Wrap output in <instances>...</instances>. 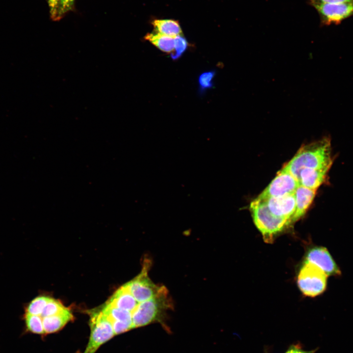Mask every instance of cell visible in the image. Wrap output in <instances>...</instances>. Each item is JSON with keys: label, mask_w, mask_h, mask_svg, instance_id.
Here are the masks:
<instances>
[{"label": "cell", "mask_w": 353, "mask_h": 353, "mask_svg": "<svg viewBox=\"0 0 353 353\" xmlns=\"http://www.w3.org/2000/svg\"><path fill=\"white\" fill-rule=\"evenodd\" d=\"M332 162L330 139L324 137L302 146L283 167L298 180L300 172L302 169H330Z\"/></svg>", "instance_id": "cell-1"}, {"label": "cell", "mask_w": 353, "mask_h": 353, "mask_svg": "<svg viewBox=\"0 0 353 353\" xmlns=\"http://www.w3.org/2000/svg\"><path fill=\"white\" fill-rule=\"evenodd\" d=\"M172 306L168 291L162 286L156 296L140 303L132 312L133 328L161 321L166 311Z\"/></svg>", "instance_id": "cell-2"}, {"label": "cell", "mask_w": 353, "mask_h": 353, "mask_svg": "<svg viewBox=\"0 0 353 353\" xmlns=\"http://www.w3.org/2000/svg\"><path fill=\"white\" fill-rule=\"evenodd\" d=\"M250 208L255 225L267 241L291 224L288 220L273 214L263 201L254 199Z\"/></svg>", "instance_id": "cell-3"}, {"label": "cell", "mask_w": 353, "mask_h": 353, "mask_svg": "<svg viewBox=\"0 0 353 353\" xmlns=\"http://www.w3.org/2000/svg\"><path fill=\"white\" fill-rule=\"evenodd\" d=\"M328 276L315 265L304 262L298 277L299 289L305 296L314 297L326 289Z\"/></svg>", "instance_id": "cell-4"}, {"label": "cell", "mask_w": 353, "mask_h": 353, "mask_svg": "<svg viewBox=\"0 0 353 353\" xmlns=\"http://www.w3.org/2000/svg\"><path fill=\"white\" fill-rule=\"evenodd\" d=\"M91 314L90 339L84 353H95L115 335L111 322L102 311Z\"/></svg>", "instance_id": "cell-5"}, {"label": "cell", "mask_w": 353, "mask_h": 353, "mask_svg": "<svg viewBox=\"0 0 353 353\" xmlns=\"http://www.w3.org/2000/svg\"><path fill=\"white\" fill-rule=\"evenodd\" d=\"M141 273L134 278L126 283L131 294L139 303L148 301L156 296L162 286L152 281L148 276L150 262L145 260Z\"/></svg>", "instance_id": "cell-6"}, {"label": "cell", "mask_w": 353, "mask_h": 353, "mask_svg": "<svg viewBox=\"0 0 353 353\" xmlns=\"http://www.w3.org/2000/svg\"><path fill=\"white\" fill-rule=\"evenodd\" d=\"M299 185V181L283 167L256 199L264 200L269 198L294 194Z\"/></svg>", "instance_id": "cell-7"}, {"label": "cell", "mask_w": 353, "mask_h": 353, "mask_svg": "<svg viewBox=\"0 0 353 353\" xmlns=\"http://www.w3.org/2000/svg\"><path fill=\"white\" fill-rule=\"evenodd\" d=\"M324 25H337L353 16V2L320 4L313 6Z\"/></svg>", "instance_id": "cell-8"}, {"label": "cell", "mask_w": 353, "mask_h": 353, "mask_svg": "<svg viewBox=\"0 0 353 353\" xmlns=\"http://www.w3.org/2000/svg\"><path fill=\"white\" fill-rule=\"evenodd\" d=\"M305 262L310 263L322 270L328 277L338 276L341 271L327 248L315 246L306 253Z\"/></svg>", "instance_id": "cell-9"}, {"label": "cell", "mask_w": 353, "mask_h": 353, "mask_svg": "<svg viewBox=\"0 0 353 353\" xmlns=\"http://www.w3.org/2000/svg\"><path fill=\"white\" fill-rule=\"evenodd\" d=\"M263 201L270 211L275 215L288 220L290 223L296 209L294 194L277 197L269 198Z\"/></svg>", "instance_id": "cell-10"}, {"label": "cell", "mask_w": 353, "mask_h": 353, "mask_svg": "<svg viewBox=\"0 0 353 353\" xmlns=\"http://www.w3.org/2000/svg\"><path fill=\"white\" fill-rule=\"evenodd\" d=\"M316 190L300 185L297 187L294 193L296 209L291 220V223L299 220L305 214L315 198Z\"/></svg>", "instance_id": "cell-11"}, {"label": "cell", "mask_w": 353, "mask_h": 353, "mask_svg": "<svg viewBox=\"0 0 353 353\" xmlns=\"http://www.w3.org/2000/svg\"><path fill=\"white\" fill-rule=\"evenodd\" d=\"M329 169H302L299 174V182L300 185L303 187L317 190L326 180L327 174Z\"/></svg>", "instance_id": "cell-12"}, {"label": "cell", "mask_w": 353, "mask_h": 353, "mask_svg": "<svg viewBox=\"0 0 353 353\" xmlns=\"http://www.w3.org/2000/svg\"><path fill=\"white\" fill-rule=\"evenodd\" d=\"M107 303L132 313L140 303L135 299L125 284L116 291Z\"/></svg>", "instance_id": "cell-13"}, {"label": "cell", "mask_w": 353, "mask_h": 353, "mask_svg": "<svg viewBox=\"0 0 353 353\" xmlns=\"http://www.w3.org/2000/svg\"><path fill=\"white\" fill-rule=\"evenodd\" d=\"M73 319V315L68 308L56 314L42 318L45 333L59 330Z\"/></svg>", "instance_id": "cell-14"}, {"label": "cell", "mask_w": 353, "mask_h": 353, "mask_svg": "<svg viewBox=\"0 0 353 353\" xmlns=\"http://www.w3.org/2000/svg\"><path fill=\"white\" fill-rule=\"evenodd\" d=\"M155 32L175 37L182 34L178 21L174 20H155L152 22Z\"/></svg>", "instance_id": "cell-15"}, {"label": "cell", "mask_w": 353, "mask_h": 353, "mask_svg": "<svg viewBox=\"0 0 353 353\" xmlns=\"http://www.w3.org/2000/svg\"><path fill=\"white\" fill-rule=\"evenodd\" d=\"M145 38L161 51L165 52H173L175 47V39L157 32L148 33Z\"/></svg>", "instance_id": "cell-16"}, {"label": "cell", "mask_w": 353, "mask_h": 353, "mask_svg": "<svg viewBox=\"0 0 353 353\" xmlns=\"http://www.w3.org/2000/svg\"><path fill=\"white\" fill-rule=\"evenodd\" d=\"M101 311L111 322H122L132 325V314L129 311L117 308L108 303H106Z\"/></svg>", "instance_id": "cell-17"}, {"label": "cell", "mask_w": 353, "mask_h": 353, "mask_svg": "<svg viewBox=\"0 0 353 353\" xmlns=\"http://www.w3.org/2000/svg\"><path fill=\"white\" fill-rule=\"evenodd\" d=\"M25 322L28 330L33 333H45L42 318L40 316L26 313Z\"/></svg>", "instance_id": "cell-18"}, {"label": "cell", "mask_w": 353, "mask_h": 353, "mask_svg": "<svg viewBox=\"0 0 353 353\" xmlns=\"http://www.w3.org/2000/svg\"><path fill=\"white\" fill-rule=\"evenodd\" d=\"M50 298L40 296L34 299L28 305L26 313L40 316Z\"/></svg>", "instance_id": "cell-19"}, {"label": "cell", "mask_w": 353, "mask_h": 353, "mask_svg": "<svg viewBox=\"0 0 353 353\" xmlns=\"http://www.w3.org/2000/svg\"><path fill=\"white\" fill-rule=\"evenodd\" d=\"M63 304L58 300L50 298L40 316L42 318L56 314L65 309Z\"/></svg>", "instance_id": "cell-20"}, {"label": "cell", "mask_w": 353, "mask_h": 353, "mask_svg": "<svg viewBox=\"0 0 353 353\" xmlns=\"http://www.w3.org/2000/svg\"><path fill=\"white\" fill-rule=\"evenodd\" d=\"M175 39L174 50L171 57L173 59H178L185 51L188 47L186 39L181 34L176 36Z\"/></svg>", "instance_id": "cell-21"}, {"label": "cell", "mask_w": 353, "mask_h": 353, "mask_svg": "<svg viewBox=\"0 0 353 353\" xmlns=\"http://www.w3.org/2000/svg\"><path fill=\"white\" fill-rule=\"evenodd\" d=\"M215 75V71L207 72L201 75L199 77V82L202 91L212 87V80Z\"/></svg>", "instance_id": "cell-22"}, {"label": "cell", "mask_w": 353, "mask_h": 353, "mask_svg": "<svg viewBox=\"0 0 353 353\" xmlns=\"http://www.w3.org/2000/svg\"><path fill=\"white\" fill-rule=\"evenodd\" d=\"M75 0H59L58 11V20H60L74 7Z\"/></svg>", "instance_id": "cell-23"}, {"label": "cell", "mask_w": 353, "mask_h": 353, "mask_svg": "<svg viewBox=\"0 0 353 353\" xmlns=\"http://www.w3.org/2000/svg\"><path fill=\"white\" fill-rule=\"evenodd\" d=\"M59 1V0H47L51 18L54 20H58Z\"/></svg>", "instance_id": "cell-24"}, {"label": "cell", "mask_w": 353, "mask_h": 353, "mask_svg": "<svg viewBox=\"0 0 353 353\" xmlns=\"http://www.w3.org/2000/svg\"><path fill=\"white\" fill-rule=\"evenodd\" d=\"M313 6L325 3H336L343 2H353V0H309Z\"/></svg>", "instance_id": "cell-25"}, {"label": "cell", "mask_w": 353, "mask_h": 353, "mask_svg": "<svg viewBox=\"0 0 353 353\" xmlns=\"http://www.w3.org/2000/svg\"><path fill=\"white\" fill-rule=\"evenodd\" d=\"M317 349L310 351H304L298 346H292L285 353H314Z\"/></svg>", "instance_id": "cell-26"}]
</instances>
